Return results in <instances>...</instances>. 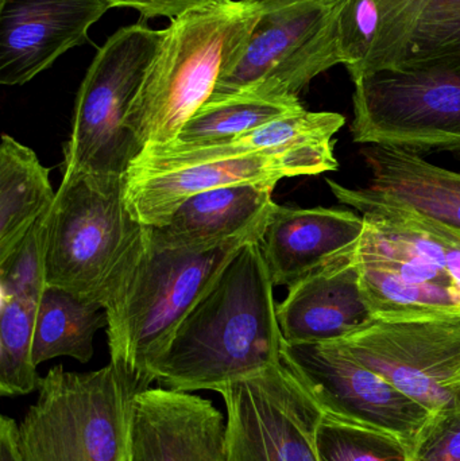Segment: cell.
I'll return each mask as SVG.
<instances>
[{"mask_svg": "<svg viewBox=\"0 0 460 461\" xmlns=\"http://www.w3.org/2000/svg\"><path fill=\"white\" fill-rule=\"evenodd\" d=\"M108 0H0V84L23 86L88 41Z\"/></svg>", "mask_w": 460, "mask_h": 461, "instance_id": "15", "label": "cell"}, {"mask_svg": "<svg viewBox=\"0 0 460 461\" xmlns=\"http://www.w3.org/2000/svg\"><path fill=\"white\" fill-rule=\"evenodd\" d=\"M261 240L246 235L181 249L165 243L154 227L142 226L100 295L116 370L140 392L149 389L151 366L184 317L242 247Z\"/></svg>", "mask_w": 460, "mask_h": 461, "instance_id": "2", "label": "cell"}, {"mask_svg": "<svg viewBox=\"0 0 460 461\" xmlns=\"http://www.w3.org/2000/svg\"><path fill=\"white\" fill-rule=\"evenodd\" d=\"M323 461H410L412 447L396 436L323 413L316 433Z\"/></svg>", "mask_w": 460, "mask_h": 461, "instance_id": "26", "label": "cell"}, {"mask_svg": "<svg viewBox=\"0 0 460 461\" xmlns=\"http://www.w3.org/2000/svg\"><path fill=\"white\" fill-rule=\"evenodd\" d=\"M50 170L37 154L3 134L0 140V260L48 213L56 199Z\"/></svg>", "mask_w": 460, "mask_h": 461, "instance_id": "21", "label": "cell"}, {"mask_svg": "<svg viewBox=\"0 0 460 461\" xmlns=\"http://www.w3.org/2000/svg\"><path fill=\"white\" fill-rule=\"evenodd\" d=\"M304 110L299 97H277L242 92L210 99L178 132L173 143L204 146L227 142L275 119Z\"/></svg>", "mask_w": 460, "mask_h": 461, "instance_id": "23", "label": "cell"}, {"mask_svg": "<svg viewBox=\"0 0 460 461\" xmlns=\"http://www.w3.org/2000/svg\"><path fill=\"white\" fill-rule=\"evenodd\" d=\"M345 123L346 118L340 113L302 110L227 142L189 148L207 154H245L329 145L335 143V134Z\"/></svg>", "mask_w": 460, "mask_h": 461, "instance_id": "24", "label": "cell"}, {"mask_svg": "<svg viewBox=\"0 0 460 461\" xmlns=\"http://www.w3.org/2000/svg\"><path fill=\"white\" fill-rule=\"evenodd\" d=\"M0 461H22L18 448V424L7 416L0 419Z\"/></svg>", "mask_w": 460, "mask_h": 461, "instance_id": "31", "label": "cell"}, {"mask_svg": "<svg viewBox=\"0 0 460 461\" xmlns=\"http://www.w3.org/2000/svg\"><path fill=\"white\" fill-rule=\"evenodd\" d=\"M165 34L140 22L122 27L99 49L76 96L62 175H126L140 153L127 115Z\"/></svg>", "mask_w": 460, "mask_h": 461, "instance_id": "8", "label": "cell"}, {"mask_svg": "<svg viewBox=\"0 0 460 461\" xmlns=\"http://www.w3.org/2000/svg\"><path fill=\"white\" fill-rule=\"evenodd\" d=\"M273 289L261 241L246 244L176 328L151 366L153 382L219 393L283 362Z\"/></svg>", "mask_w": 460, "mask_h": 461, "instance_id": "1", "label": "cell"}, {"mask_svg": "<svg viewBox=\"0 0 460 461\" xmlns=\"http://www.w3.org/2000/svg\"><path fill=\"white\" fill-rule=\"evenodd\" d=\"M102 328H107V314L99 301L46 286L35 320V366L59 357L88 363L94 357L95 335Z\"/></svg>", "mask_w": 460, "mask_h": 461, "instance_id": "22", "label": "cell"}, {"mask_svg": "<svg viewBox=\"0 0 460 461\" xmlns=\"http://www.w3.org/2000/svg\"><path fill=\"white\" fill-rule=\"evenodd\" d=\"M38 393L18 425L22 461H127L132 402L140 390L113 363L89 373L56 366Z\"/></svg>", "mask_w": 460, "mask_h": 461, "instance_id": "5", "label": "cell"}, {"mask_svg": "<svg viewBox=\"0 0 460 461\" xmlns=\"http://www.w3.org/2000/svg\"><path fill=\"white\" fill-rule=\"evenodd\" d=\"M43 218L5 259L0 260V294L40 303L48 286Z\"/></svg>", "mask_w": 460, "mask_h": 461, "instance_id": "27", "label": "cell"}, {"mask_svg": "<svg viewBox=\"0 0 460 461\" xmlns=\"http://www.w3.org/2000/svg\"><path fill=\"white\" fill-rule=\"evenodd\" d=\"M327 184L366 223L356 258L375 319L460 316L459 235L358 188Z\"/></svg>", "mask_w": 460, "mask_h": 461, "instance_id": "3", "label": "cell"}, {"mask_svg": "<svg viewBox=\"0 0 460 461\" xmlns=\"http://www.w3.org/2000/svg\"><path fill=\"white\" fill-rule=\"evenodd\" d=\"M111 8L129 7L137 10L143 21L156 16L175 19L194 11L230 5L232 0H108Z\"/></svg>", "mask_w": 460, "mask_h": 461, "instance_id": "30", "label": "cell"}, {"mask_svg": "<svg viewBox=\"0 0 460 461\" xmlns=\"http://www.w3.org/2000/svg\"><path fill=\"white\" fill-rule=\"evenodd\" d=\"M378 26L374 0H348L339 18V42L343 65L348 73L366 59Z\"/></svg>", "mask_w": 460, "mask_h": 461, "instance_id": "28", "label": "cell"}, {"mask_svg": "<svg viewBox=\"0 0 460 461\" xmlns=\"http://www.w3.org/2000/svg\"><path fill=\"white\" fill-rule=\"evenodd\" d=\"M410 461H460V411L432 414L413 444Z\"/></svg>", "mask_w": 460, "mask_h": 461, "instance_id": "29", "label": "cell"}, {"mask_svg": "<svg viewBox=\"0 0 460 461\" xmlns=\"http://www.w3.org/2000/svg\"><path fill=\"white\" fill-rule=\"evenodd\" d=\"M124 175H62L43 218L46 284L99 301L142 224L124 200Z\"/></svg>", "mask_w": 460, "mask_h": 461, "instance_id": "7", "label": "cell"}, {"mask_svg": "<svg viewBox=\"0 0 460 461\" xmlns=\"http://www.w3.org/2000/svg\"><path fill=\"white\" fill-rule=\"evenodd\" d=\"M362 156L372 175L369 184L358 188L361 194L460 236V173L386 146H365Z\"/></svg>", "mask_w": 460, "mask_h": 461, "instance_id": "19", "label": "cell"}, {"mask_svg": "<svg viewBox=\"0 0 460 461\" xmlns=\"http://www.w3.org/2000/svg\"><path fill=\"white\" fill-rule=\"evenodd\" d=\"M378 26L351 78L378 70L460 76V0H374Z\"/></svg>", "mask_w": 460, "mask_h": 461, "instance_id": "14", "label": "cell"}, {"mask_svg": "<svg viewBox=\"0 0 460 461\" xmlns=\"http://www.w3.org/2000/svg\"><path fill=\"white\" fill-rule=\"evenodd\" d=\"M348 0H280L264 5L242 56L211 99L242 92L299 97L313 78L343 65L339 18Z\"/></svg>", "mask_w": 460, "mask_h": 461, "instance_id": "9", "label": "cell"}, {"mask_svg": "<svg viewBox=\"0 0 460 461\" xmlns=\"http://www.w3.org/2000/svg\"><path fill=\"white\" fill-rule=\"evenodd\" d=\"M246 2L253 3V5H267V3L280 2V0H246Z\"/></svg>", "mask_w": 460, "mask_h": 461, "instance_id": "32", "label": "cell"}, {"mask_svg": "<svg viewBox=\"0 0 460 461\" xmlns=\"http://www.w3.org/2000/svg\"><path fill=\"white\" fill-rule=\"evenodd\" d=\"M338 343L429 413L460 411V316L377 319Z\"/></svg>", "mask_w": 460, "mask_h": 461, "instance_id": "11", "label": "cell"}, {"mask_svg": "<svg viewBox=\"0 0 460 461\" xmlns=\"http://www.w3.org/2000/svg\"><path fill=\"white\" fill-rule=\"evenodd\" d=\"M262 11L264 5L242 0L170 22L127 115L140 151L177 140L242 56Z\"/></svg>", "mask_w": 460, "mask_h": 461, "instance_id": "4", "label": "cell"}, {"mask_svg": "<svg viewBox=\"0 0 460 461\" xmlns=\"http://www.w3.org/2000/svg\"><path fill=\"white\" fill-rule=\"evenodd\" d=\"M219 394L227 411V461H323L316 443L323 409L284 359Z\"/></svg>", "mask_w": 460, "mask_h": 461, "instance_id": "12", "label": "cell"}, {"mask_svg": "<svg viewBox=\"0 0 460 461\" xmlns=\"http://www.w3.org/2000/svg\"><path fill=\"white\" fill-rule=\"evenodd\" d=\"M275 188L239 184L202 192L184 202L167 226L154 229L165 243L181 249L218 246L246 235L264 238L277 205Z\"/></svg>", "mask_w": 460, "mask_h": 461, "instance_id": "20", "label": "cell"}, {"mask_svg": "<svg viewBox=\"0 0 460 461\" xmlns=\"http://www.w3.org/2000/svg\"><path fill=\"white\" fill-rule=\"evenodd\" d=\"M365 227L364 216L353 211L275 205L261 240L273 285L291 287L350 257L358 249Z\"/></svg>", "mask_w": 460, "mask_h": 461, "instance_id": "18", "label": "cell"}, {"mask_svg": "<svg viewBox=\"0 0 460 461\" xmlns=\"http://www.w3.org/2000/svg\"><path fill=\"white\" fill-rule=\"evenodd\" d=\"M283 359L329 416L383 430L410 447L432 417L383 376L346 354L338 341H284Z\"/></svg>", "mask_w": 460, "mask_h": 461, "instance_id": "13", "label": "cell"}, {"mask_svg": "<svg viewBox=\"0 0 460 461\" xmlns=\"http://www.w3.org/2000/svg\"><path fill=\"white\" fill-rule=\"evenodd\" d=\"M38 305L32 300L0 294V395L15 397L40 389L32 359Z\"/></svg>", "mask_w": 460, "mask_h": 461, "instance_id": "25", "label": "cell"}, {"mask_svg": "<svg viewBox=\"0 0 460 461\" xmlns=\"http://www.w3.org/2000/svg\"><path fill=\"white\" fill-rule=\"evenodd\" d=\"M334 145L245 154H205L173 143L149 146L124 175V200L138 223L159 229L202 192L239 184L275 186L284 178L337 170Z\"/></svg>", "mask_w": 460, "mask_h": 461, "instance_id": "6", "label": "cell"}, {"mask_svg": "<svg viewBox=\"0 0 460 461\" xmlns=\"http://www.w3.org/2000/svg\"><path fill=\"white\" fill-rule=\"evenodd\" d=\"M127 461H227V419L212 401L149 387L132 402Z\"/></svg>", "mask_w": 460, "mask_h": 461, "instance_id": "16", "label": "cell"}, {"mask_svg": "<svg viewBox=\"0 0 460 461\" xmlns=\"http://www.w3.org/2000/svg\"><path fill=\"white\" fill-rule=\"evenodd\" d=\"M278 324L289 344L334 343L365 330L375 314L362 285L356 252L288 287L277 305Z\"/></svg>", "mask_w": 460, "mask_h": 461, "instance_id": "17", "label": "cell"}, {"mask_svg": "<svg viewBox=\"0 0 460 461\" xmlns=\"http://www.w3.org/2000/svg\"><path fill=\"white\" fill-rule=\"evenodd\" d=\"M351 80L354 142L460 158V76L378 70Z\"/></svg>", "mask_w": 460, "mask_h": 461, "instance_id": "10", "label": "cell"}]
</instances>
